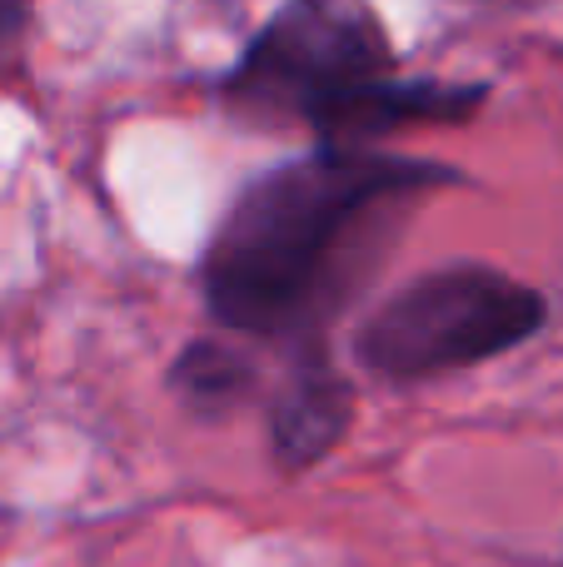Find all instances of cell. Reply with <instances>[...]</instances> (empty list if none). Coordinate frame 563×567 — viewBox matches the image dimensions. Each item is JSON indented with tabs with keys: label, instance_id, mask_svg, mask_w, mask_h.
<instances>
[{
	"label": "cell",
	"instance_id": "cell-1",
	"mask_svg": "<svg viewBox=\"0 0 563 567\" xmlns=\"http://www.w3.org/2000/svg\"><path fill=\"white\" fill-rule=\"evenodd\" d=\"M439 185H454L444 165L355 145H319L265 169L225 209L199 265L215 323L255 339H309L369 219Z\"/></svg>",
	"mask_w": 563,
	"mask_h": 567
},
{
	"label": "cell",
	"instance_id": "cell-2",
	"mask_svg": "<svg viewBox=\"0 0 563 567\" xmlns=\"http://www.w3.org/2000/svg\"><path fill=\"white\" fill-rule=\"evenodd\" d=\"M219 95L255 125H309L325 145L369 150L405 125H464L484 80H399L395 40L369 0H285L259 25Z\"/></svg>",
	"mask_w": 563,
	"mask_h": 567
},
{
	"label": "cell",
	"instance_id": "cell-3",
	"mask_svg": "<svg viewBox=\"0 0 563 567\" xmlns=\"http://www.w3.org/2000/svg\"><path fill=\"white\" fill-rule=\"evenodd\" d=\"M549 299L489 265H449L389 293L355 333V359L389 383H419L534 339Z\"/></svg>",
	"mask_w": 563,
	"mask_h": 567
},
{
	"label": "cell",
	"instance_id": "cell-4",
	"mask_svg": "<svg viewBox=\"0 0 563 567\" xmlns=\"http://www.w3.org/2000/svg\"><path fill=\"white\" fill-rule=\"evenodd\" d=\"M355 419V389L335 369L329 349L309 333L295 343V363L285 373V389L269 403V429H275V453L289 473L319 463L339 443V433Z\"/></svg>",
	"mask_w": 563,
	"mask_h": 567
},
{
	"label": "cell",
	"instance_id": "cell-5",
	"mask_svg": "<svg viewBox=\"0 0 563 567\" xmlns=\"http://www.w3.org/2000/svg\"><path fill=\"white\" fill-rule=\"evenodd\" d=\"M170 389L199 413H229L255 389V369L239 349L219 339H195L170 369Z\"/></svg>",
	"mask_w": 563,
	"mask_h": 567
},
{
	"label": "cell",
	"instance_id": "cell-6",
	"mask_svg": "<svg viewBox=\"0 0 563 567\" xmlns=\"http://www.w3.org/2000/svg\"><path fill=\"white\" fill-rule=\"evenodd\" d=\"M25 16H30V0H0V50L16 45V35L25 30Z\"/></svg>",
	"mask_w": 563,
	"mask_h": 567
},
{
	"label": "cell",
	"instance_id": "cell-7",
	"mask_svg": "<svg viewBox=\"0 0 563 567\" xmlns=\"http://www.w3.org/2000/svg\"><path fill=\"white\" fill-rule=\"evenodd\" d=\"M474 6H539V0H474Z\"/></svg>",
	"mask_w": 563,
	"mask_h": 567
}]
</instances>
